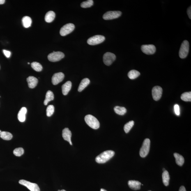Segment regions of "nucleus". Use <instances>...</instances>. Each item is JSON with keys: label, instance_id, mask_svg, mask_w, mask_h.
<instances>
[{"label": "nucleus", "instance_id": "nucleus-14", "mask_svg": "<svg viewBox=\"0 0 191 191\" xmlns=\"http://www.w3.org/2000/svg\"><path fill=\"white\" fill-rule=\"evenodd\" d=\"M72 136V133L68 128H65L62 131V137L65 141H68L71 145H72L71 138Z\"/></svg>", "mask_w": 191, "mask_h": 191}, {"label": "nucleus", "instance_id": "nucleus-18", "mask_svg": "<svg viewBox=\"0 0 191 191\" xmlns=\"http://www.w3.org/2000/svg\"><path fill=\"white\" fill-rule=\"evenodd\" d=\"M27 109L26 107H23L21 109L18 114V119L19 121L24 122L26 119V115Z\"/></svg>", "mask_w": 191, "mask_h": 191}, {"label": "nucleus", "instance_id": "nucleus-20", "mask_svg": "<svg viewBox=\"0 0 191 191\" xmlns=\"http://www.w3.org/2000/svg\"><path fill=\"white\" fill-rule=\"evenodd\" d=\"M55 12L52 11L48 12L45 16V19L46 22L48 23L52 22L55 17Z\"/></svg>", "mask_w": 191, "mask_h": 191}, {"label": "nucleus", "instance_id": "nucleus-1", "mask_svg": "<svg viewBox=\"0 0 191 191\" xmlns=\"http://www.w3.org/2000/svg\"><path fill=\"white\" fill-rule=\"evenodd\" d=\"M115 152L113 150H107L103 152L97 156L95 158V160L98 163H105L112 158Z\"/></svg>", "mask_w": 191, "mask_h": 191}, {"label": "nucleus", "instance_id": "nucleus-13", "mask_svg": "<svg viewBox=\"0 0 191 191\" xmlns=\"http://www.w3.org/2000/svg\"><path fill=\"white\" fill-rule=\"evenodd\" d=\"M65 75L63 73L59 72L55 73L52 78V83L54 85H56L62 81L64 78Z\"/></svg>", "mask_w": 191, "mask_h": 191}, {"label": "nucleus", "instance_id": "nucleus-2", "mask_svg": "<svg viewBox=\"0 0 191 191\" xmlns=\"http://www.w3.org/2000/svg\"><path fill=\"white\" fill-rule=\"evenodd\" d=\"M85 120L87 124L93 129H98L100 126L98 120L91 115H88L85 116Z\"/></svg>", "mask_w": 191, "mask_h": 191}, {"label": "nucleus", "instance_id": "nucleus-10", "mask_svg": "<svg viewBox=\"0 0 191 191\" xmlns=\"http://www.w3.org/2000/svg\"><path fill=\"white\" fill-rule=\"evenodd\" d=\"M122 12L120 11H109L106 12L103 15V19L105 20L118 18L121 16Z\"/></svg>", "mask_w": 191, "mask_h": 191}, {"label": "nucleus", "instance_id": "nucleus-39", "mask_svg": "<svg viewBox=\"0 0 191 191\" xmlns=\"http://www.w3.org/2000/svg\"><path fill=\"white\" fill-rule=\"evenodd\" d=\"M100 191H107L105 189H101Z\"/></svg>", "mask_w": 191, "mask_h": 191}, {"label": "nucleus", "instance_id": "nucleus-45", "mask_svg": "<svg viewBox=\"0 0 191 191\" xmlns=\"http://www.w3.org/2000/svg\"></svg>", "mask_w": 191, "mask_h": 191}, {"label": "nucleus", "instance_id": "nucleus-37", "mask_svg": "<svg viewBox=\"0 0 191 191\" xmlns=\"http://www.w3.org/2000/svg\"><path fill=\"white\" fill-rule=\"evenodd\" d=\"M179 191H186V190L185 187L183 186H182L180 187Z\"/></svg>", "mask_w": 191, "mask_h": 191}, {"label": "nucleus", "instance_id": "nucleus-3", "mask_svg": "<svg viewBox=\"0 0 191 191\" xmlns=\"http://www.w3.org/2000/svg\"><path fill=\"white\" fill-rule=\"evenodd\" d=\"M189 50V42L186 40H184L181 44L179 53L180 57L182 59L186 57L188 55Z\"/></svg>", "mask_w": 191, "mask_h": 191}, {"label": "nucleus", "instance_id": "nucleus-12", "mask_svg": "<svg viewBox=\"0 0 191 191\" xmlns=\"http://www.w3.org/2000/svg\"><path fill=\"white\" fill-rule=\"evenodd\" d=\"M162 89L161 87L155 86L154 87L152 90V94L154 100L157 101L160 100L162 97Z\"/></svg>", "mask_w": 191, "mask_h": 191}, {"label": "nucleus", "instance_id": "nucleus-24", "mask_svg": "<svg viewBox=\"0 0 191 191\" xmlns=\"http://www.w3.org/2000/svg\"><path fill=\"white\" fill-rule=\"evenodd\" d=\"M163 182L164 185L167 186L169 185L170 177L169 172L167 171H164L162 174Z\"/></svg>", "mask_w": 191, "mask_h": 191}, {"label": "nucleus", "instance_id": "nucleus-41", "mask_svg": "<svg viewBox=\"0 0 191 191\" xmlns=\"http://www.w3.org/2000/svg\"><path fill=\"white\" fill-rule=\"evenodd\" d=\"M61 191H65V190H63H63H61Z\"/></svg>", "mask_w": 191, "mask_h": 191}, {"label": "nucleus", "instance_id": "nucleus-27", "mask_svg": "<svg viewBox=\"0 0 191 191\" xmlns=\"http://www.w3.org/2000/svg\"><path fill=\"white\" fill-rule=\"evenodd\" d=\"M140 75L139 72L135 70L130 71L128 74V76L131 79H134L139 77Z\"/></svg>", "mask_w": 191, "mask_h": 191}, {"label": "nucleus", "instance_id": "nucleus-43", "mask_svg": "<svg viewBox=\"0 0 191 191\" xmlns=\"http://www.w3.org/2000/svg\"><path fill=\"white\" fill-rule=\"evenodd\" d=\"M61 190H58V191H61Z\"/></svg>", "mask_w": 191, "mask_h": 191}, {"label": "nucleus", "instance_id": "nucleus-4", "mask_svg": "<svg viewBox=\"0 0 191 191\" xmlns=\"http://www.w3.org/2000/svg\"><path fill=\"white\" fill-rule=\"evenodd\" d=\"M150 141L148 139H145L143 141L142 146L139 152V154L142 157H146L149 153Z\"/></svg>", "mask_w": 191, "mask_h": 191}, {"label": "nucleus", "instance_id": "nucleus-9", "mask_svg": "<svg viewBox=\"0 0 191 191\" xmlns=\"http://www.w3.org/2000/svg\"><path fill=\"white\" fill-rule=\"evenodd\" d=\"M116 57L115 55L112 53L107 52L104 55L103 61L106 65L109 66L115 61Z\"/></svg>", "mask_w": 191, "mask_h": 191}, {"label": "nucleus", "instance_id": "nucleus-33", "mask_svg": "<svg viewBox=\"0 0 191 191\" xmlns=\"http://www.w3.org/2000/svg\"><path fill=\"white\" fill-rule=\"evenodd\" d=\"M54 112V107L52 105L48 106L47 109V115L50 117L52 116Z\"/></svg>", "mask_w": 191, "mask_h": 191}, {"label": "nucleus", "instance_id": "nucleus-38", "mask_svg": "<svg viewBox=\"0 0 191 191\" xmlns=\"http://www.w3.org/2000/svg\"><path fill=\"white\" fill-rule=\"evenodd\" d=\"M5 2V0H0V4H3Z\"/></svg>", "mask_w": 191, "mask_h": 191}, {"label": "nucleus", "instance_id": "nucleus-40", "mask_svg": "<svg viewBox=\"0 0 191 191\" xmlns=\"http://www.w3.org/2000/svg\"><path fill=\"white\" fill-rule=\"evenodd\" d=\"M163 171H165L166 170H165V169H164H164H163Z\"/></svg>", "mask_w": 191, "mask_h": 191}, {"label": "nucleus", "instance_id": "nucleus-6", "mask_svg": "<svg viewBox=\"0 0 191 191\" xmlns=\"http://www.w3.org/2000/svg\"><path fill=\"white\" fill-rule=\"evenodd\" d=\"M65 55L62 52L60 51L55 52L50 54L47 56L48 59L49 61L52 62H56L60 61L64 57Z\"/></svg>", "mask_w": 191, "mask_h": 191}, {"label": "nucleus", "instance_id": "nucleus-22", "mask_svg": "<svg viewBox=\"0 0 191 191\" xmlns=\"http://www.w3.org/2000/svg\"><path fill=\"white\" fill-rule=\"evenodd\" d=\"M54 95L52 92L51 91H47L46 93L45 98L44 101V105H47L48 103L51 101L54 100Z\"/></svg>", "mask_w": 191, "mask_h": 191}, {"label": "nucleus", "instance_id": "nucleus-8", "mask_svg": "<svg viewBox=\"0 0 191 191\" xmlns=\"http://www.w3.org/2000/svg\"><path fill=\"white\" fill-rule=\"evenodd\" d=\"M19 183L20 185L24 186L31 191H40L39 187L36 183H31L25 180H19Z\"/></svg>", "mask_w": 191, "mask_h": 191}, {"label": "nucleus", "instance_id": "nucleus-17", "mask_svg": "<svg viewBox=\"0 0 191 191\" xmlns=\"http://www.w3.org/2000/svg\"><path fill=\"white\" fill-rule=\"evenodd\" d=\"M72 84L70 81H67L62 86V93L64 95L68 94L71 88Z\"/></svg>", "mask_w": 191, "mask_h": 191}, {"label": "nucleus", "instance_id": "nucleus-7", "mask_svg": "<svg viewBox=\"0 0 191 191\" xmlns=\"http://www.w3.org/2000/svg\"><path fill=\"white\" fill-rule=\"evenodd\" d=\"M74 28L75 26L73 24L70 23L65 24L60 29V34L62 36H65L73 31Z\"/></svg>", "mask_w": 191, "mask_h": 191}, {"label": "nucleus", "instance_id": "nucleus-19", "mask_svg": "<svg viewBox=\"0 0 191 191\" xmlns=\"http://www.w3.org/2000/svg\"><path fill=\"white\" fill-rule=\"evenodd\" d=\"M90 80L88 78H85L82 80L78 88V91L79 92L82 91L84 88L86 87L90 84Z\"/></svg>", "mask_w": 191, "mask_h": 191}, {"label": "nucleus", "instance_id": "nucleus-5", "mask_svg": "<svg viewBox=\"0 0 191 191\" xmlns=\"http://www.w3.org/2000/svg\"><path fill=\"white\" fill-rule=\"evenodd\" d=\"M105 40V37L102 35H95L90 37L87 40V43L89 45H95L100 44Z\"/></svg>", "mask_w": 191, "mask_h": 191}, {"label": "nucleus", "instance_id": "nucleus-16", "mask_svg": "<svg viewBox=\"0 0 191 191\" xmlns=\"http://www.w3.org/2000/svg\"><path fill=\"white\" fill-rule=\"evenodd\" d=\"M128 184L129 187L133 190H138L141 189V184L140 182L137 180H129Z\"/></svg>", "mask_w": 191, "mask_h": 191}, {"label": "nucleus", "instance_id": "nucleus-15", "mask_svg": "<svg viewBox=\"0 0 191 191\" xmlns=\"http://www.w3.org/2000/svg\"><path fill=\"white\" fill-rule=\"evenodd\" d=\"M28 85L30 88H33L35 87L38 84V81L37 78L33 76H29L27 79Z\"/></svg>", "mask_w": 191, "mask_h": 191}, {"label": "nucleus", "instance_id": "nucleus-42", "mask_svg": "<svg viewBox=\"0 0 191 191\" xmlns=\"http://www.w3.org/2000/svg\"><path fill=\"white\" fill-rule=\"evenodd\" d=\"M2 132L1 130H0V134L1 133V132Z\"/></svg>", "mask_w": 191, "mask_h": 191}, {"label": "nucleus", "instance_id": "nucleus-34", "mask_svg": "<svg viewBox=\"0 0 191 191\" xmlns=\"http://www.w3.org/2000/svg\"><path fill=\"white\" fill-rule=\"evenodd\" d=\"M174 110L175 114L177 116H179L180 114V108L178 104H176L174 106Z\"/></svg>", "mask_w": 191, "mask_h": 191}, {"label": "nucleus", "instance_id": "nucleus-31", "mask_svg": "<svg viewBox=\"0 0 191 191\" xmlns=\"http://www.w3.org/2000/svg\"><path fill=\"white\" fill-rule=\"evenodd\" d=\"M93 0H88L85 1L81 4V6L83 8H90L93 6Z\"/></svg>", "mask_w": 191, "mask_h": 191}, {"label": "nucleus", "instance_id": "nucleus-32", "mask_svg": "<svg viewBox=\"0 0 191 191\" xmlns=\"http://www.w3.org/2000/svg\"><path fill=\"white\" fill-rule=\"evenodd\" d=\"M24 153V150L22 148H16L13 151V153L16 156L20 157Z\"/></svg>", "mask_w": 191, "mask_h": 191}, {"label": "nucleus", "instance_id": "nucleus-36", "mask_svg": "<svg viewBox=\"0 0 191 191\" xmlns=\"http://www.w3.org/2000/svg\"><path fill=\"white\" fill-rule=\"evenodd\" d=\"M187 14L188 15L190 19H191V6L189 7L187 10Z\"/></svg>", "mask_w": 191, "mask_h": 191}, {"label": "nucleus", "instance_id": "nucleus-26", "mask_svg": "<svg viewBox=\"0 0 191 191\" xmlns=\"http://www.w3.org/2000/svg\"><path fill=\"white\" fill-rule=\"evenodd\" d=\"M12 137L13 136L12 134L8 132L2 131L0 134V137L5 140H10L12 139Z\"/></svg>", "mask_w": 191, "mask_h": 191}, {"label": "nucleus", "instance_id": "nucleus-25", "mask_svg": "<svg viewBox=\"0 0 191 191\" xmlns=\"http://www.w3.org/2000/svg\"><path fill=\"white\" fill-rule=\"evenodd\" d=\"M114 111L117 114L121 116H123L127 112V110L125 108L118 106H116L114 108Z\"/></svg>", "mask_w": 191, "mask_h": 191}, {"label": "nucleus", "instance_id": "nucleus-21", "mask_svg": "<svg viewBox=\"0 0 191 191\" xmlns=\"http://www.w3.org/2000/svg\"><path fill=\"white\" fill-rule=\"evenodd\" d=\"M174 156L176 159V164L180 166L183 165L185 162V159L183 157L177 153H174Z\"/></svg>", "mask_w": 191, "mask_h": 191}, {"label": "nucleus", "instance_id": "nucleus-23", "mask_svg": "<svg viewBox=\"0 0 191 191\" xmlns=\"http://www.w3.org/2000/svg\"><path fill=\"white\" fill-rule=\"evenodd\" d=\"M32 20L31 17L28 16H25L23 17L22 23L23 26L25 28H27L31 26Z\"/></svg>", "mask_w": 191, "mask_h": 191}, {"label": "nucleus", "instance_id": "nucleus-35", "mask_svg": "<svg viewBox=\"0 0 191 191\" xmlns=\"http://www.w3.org/2000/svg\"><path fill=\"white\" fill-rule=\"evenodd\" d=\"M3 51L4 54L6 56V57L9 58L10 57L11 55V52L10 51L5 50H4Z\"/></svg>", "mask_w": 191, "mask_h": 191}, {"label": "nucleus", "instance_id": "nucleus-30", "mask_svg": "<svg viewBox=\"0 0 191 191\" xmlns=\"http://www.w3.org/2000/svg\"><path fill=\"white\" fill-rule=\"evenodd\" d=\"M134 124V121H131L127 123L124 125V130L126 133H128L131 129H132Z\"/></svg>", "mask_w": 191, "mask_h": 191}, {"label": "nucleus", "instance_id": "nucleus-11", "mask_svg": "<svg viewBox=\"0 0 191 191\" xmlns=\"http://www.w3.org/2000/svg\"><path fill=\"white\" fill-rule=\"evenodd\" d=\"M141 49L144 54L148 55H153L156 51L155 46L152 44L143 45L141 46Z\"/></svg>", "mask_w": 191, "mask_h": 191}, {"label": "nucleus", "instance_id": "nucleus-28", "mask_svg": "<svg viewBox=\"0 0 191 191\" xmlns=\"http://www.w3.org/2000/svg\"><path fill=\"white\" fill-rule=\"evenodd\" d=\"M31 67L34 70L37 72H41L42 70V65L38 62H33L31 63Z\"/></svg>", "mask_w": 191, "mask_h": 191}, {"label": "nucleus", "instance_id": "nucleus-29", "mask_svg": "<svg viewBox=\"0 0 191 191\" xmlns=\"http://www.w3.org/2000/svg\"><path fill=\"white\" fill-rule=\"evenodd\" d=\"M181 99L185 102H191V92H185L182 94L181 96Z\"/></svg>", "mask_w": 191, "mask_h": 191}, {"label": "nucleus", "instance_id": "nucleus-44", "mask_svg": "<svg viewBox=\"0 0 191 191\" xmlns=\"http://www.w3.org/2000/svg\"><path fill=\"white\" fill-rule=\"evenodd\" d=\"M28 64H30V63L29 62H28Z\"/></svg>", "mask_w": 191, "mask_h": 191}]
</instances>
